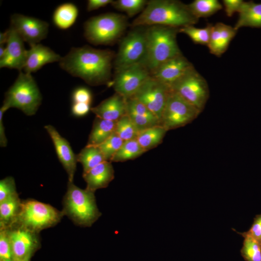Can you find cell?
<instances>
[{"instance_id":"3957f363","label":"cell","mask_w":261,"mask_h":261,"mask_svg":"<svg viewBox=\"0 0 261 261\" xmlns=\"http://www.w3.org/2000/svg\"><path fill=\"white\" fill-rule=\"evenodd\" d=\"M179 29L161 25L146 27L147 55L145 64L151 74L166 61L182 54L176 40Z\"/></svg>"},{"instance_id":"484cf974","label":"cell","mask_w":261,"mask_h":261,"mask_svg":"<svg viewBox=\"0 0 261 261\" xmlns=\"http://www.w3.org/2000/svg\"><path fill=\"white\" fill-rule=\"evenodd\" d=\"M116 122L97 117L87 145L98 146L106 140L115 132Z\"/></svg>"},{"instance_id":"d4e9b609","label":"cell","mask_w":261,"mask_h":261,"mask_svg":"<svg viewBox=\"0 0 261 261\" xmlns=\"http://www.w3.org/2000/svg\"><path fill=\"white\" fill-rule=\"evenodd\" d=\"M78 13V9L73 3H63L58 6L54 11L53 14V23L59 29H67L75 23Z\"/></svg>"},{"instance_id":"d6a6232c","label":"cell","mask_w":261,"mask_h":261,"mask_svg":"<svg viewBox=\"0 0 261 261\" xmlns=\"http://www.w3.org/2000/svg\"><path fill=\"white\" fill-rule=\"evenodd\" d=\"M148 1L146 0H113L111 5L116 9L126 13L131 17L142 12Z\"/></svg>"},{"instance_id":"277c9868","label":"cell","mask_w":261,"mask_h":261,"mask_svg":"<svg viewBox=\"0 0 261 261\" xmlns=\"http://www.w3.org/2000/svg\"><path fill=\"white\" fill-rule=\"evenodd\" d=\"M62 212L75 224L83 227H90L101 215L94 192L82 189L69 181Z\"/></svg>"},{"instance_id":"ffe728a7","label":"cell","mask_w":261,"mask_h":261,"mask_svg":"<svg viewBox=\"0 0 261 261\" xmlns=\"http://www.w3.org/2000/svg\"><path fill=\"white\" fill-rule=\"evenodd\" d=\"M90 110L96 117L116 121L126 114V99L116 92Z\"/></svg>"},{"instance_id":"2e32d148","label":"cell","mask_w":261,"mask_h":261,"mask_svg":"<svg viewBox=\"0 0 261 261\" xmlns=\"http://www.w3.org/2000/svg\"><path fill=\"white\" fill-rule=\"evenodd\" d=\"M9 35L6 44L5 55L0 58V68L23 70L27 58L24 41L11 27L9 29Z\"/></svg>"},{"instance_id":"cb8c5ba5","label":"cell","mask_w":261,"mask_h":261,"mask_svg":"<svg viewBox=\"0 0 261 261\" xmlns=\"http://www.w3.org/2000/svg\"><path fill=\"white\" fill-rule=\"evenodd\" d=\"M21 204L18 194L0 203V228H9L15 223Z\"/></svg>"},{"instance_id":"7c38bea8","label":"cell","mask_w":261,"mask_h":261,"mask_svg":"<svg viewBox=\"0 0 261 261\" xmlns=\"http://www.w3.org/2000/svg\"><path fill=\"white\" fill-rule=\"evenodd\" d=\"M150 75L144 64L133 65L115 72L113 87L116 93L127 99L133 96Z\"/></svg>"},{"instance_id":"7dc6e473","label":"cell","mask_w":261,"mask_h":261,"mask_svg":"<svg viewBox=\"0 0 261 261\" xmlns=\"http://www.w3.org/2000/svg\"><path fill=\"white\" fill-rule=\"evenodd\" d=\"M0 261H4V260H2L1 259H0Z\"/></svg>"},{"instance_id":"7402d4cb","label":"cell","mask_w":261,"mask_h":261,"mask_svg":"<svg viewBox=\"0 0 261 261\" xmlns=\"http://www.w3.org/2000/svg\"><path fill=\"white\" fill-rule=\"evenodd\" d=\"M114 170L109 161H104L88 172L83 173L86 188L93 191L108 186L114 178Z\"/></svg>"},{"instance_id":"74e56055","label":"cell","mask_w":261,"mask_h":261,"mask_svg":"<svg viewBox=\"0 0 261 261\" xmlns=\"http://www.w3.org/2000/svg\"><path fill=\"white\" fill-rule=\"evenodd\" d=\"M238 233L242 236H249L261 243V213L256 216L250 228L247 232Z\"/></svg>"},{"instance_id":"4316f807","label":"cell","mask_w":261,"mask_h":261,"mask_svg":"<svg viewBox=\"0 0 261 261\" xmlns=\"http://www.w3.org/2000/svg\"><path fill=\"white\" fill-rule=\"evenodd\" d=\"M167 131L161 125L153 126L139 131L136 139L146 151L160 144Z\"/></svg>"},{"instance_id":"7bdbcfd3","label":"cell","mask_w":261,"mask_h":261,"mask_svg":"<svg viewBox=\"0 0 261 261\" xmlns=\"http://www.w3.org/2000/svg\"><path fill=\"white\" fill-rule=\"evenodd\" d=\"M7 110L2 106L0 109V145L1 147H5L7 145V140L5 133V130L3 123V116Z\"/></svg>"},{"instance_id":"f1b7e54d","label":"cell","mask_w":261,"mask_h":261,"mask_svg":"<svg viewBox=\"0 0 261 261\" xmlns=\"http://www.w3.org/2000/svg\"><path fill=\"white\" fill-rule=\"evenodd\" d=\"M188 6L198 19L209 17L222 9V4L218 0H195Z\"/></svg>"},{"instance_id":"7a4b0ae2","label":"cell","mask_w":261,"mask_h":261,"mask_svg":"<svg viewBox=\"0 0 261 261\" xmlns=\"http://www.w3.org/2000/svg\"><path fill=\"white\" fill-rule=\"evenodd\" d=\"M197 18L188 4L177 0H151L148 1L141 13L131 24L132 28L161 25L181 28L194 25Z\"/></svg>"},{"instance_id":"8fae6325","label":"cell","mask_w":261,"mask_h":261,"mask_svg":"<svg viewBox=\"0 0 261 261\" xmlns=\"http://www.w3.org/2000/svg\"><path fill=\"white\" fill-rule=\"evenodd\" d=\"M172 91L171 87L150 75L131 97L143 103L160 119L167 101Z\"/></svg>"},{"instance_id":"1f68e13d","label":"cell","mask_w":261,"mask_h":261,"mask_svg":"<svg viewBox=\"0 0 261 261\" xmlns=\"http://www.w3.org/2000/svg\"><path fill=\"white\" fill-rule=\"evenodd\" d=\"M115 132L124 141L137 138L139 131L126 114L116 122Z\"/></svg>"},{"instance_id":"d590c367","label":"cell","mask_w":261,"mask_h":261,"mask_svg":"<svg viewBox=\"0 0 261 261\" xmlns=\"http://www.w3.org/2000/svg\"><path fill=\"white\" fill-rule=\"evenodd\" d=\"M0 259L13 261L12 245L8 228H0Z\"/></svg>"},{"instance_id":"bcb514c9","label":"cell","mask_w":261,"mask_h":261,"mask_svg":"<svg viewBox=\"0 0 261 261\" xmlns=\"http://www.w3.org/2000/svg\"><path fill=\"white\" fill-rule=\"evenodd\" d=\"M30 260H13V261H29Z\"/></svg>"},{"instance_id":"8992f818","label":"cell","mask_w":261,"mask_h":261,"mask_svg":"<svg viewBox=\"0 0 261 261\" xmlns=\"http://www.w3.org/2000/svg\"><path fill=\"white\" fill-rule=\"evenodd\" d=\"M128 26L124 15L108 13L92 17L84 24V36L94 45L114 43L124 33Z\"/></svg>"},{"instance_id":"30bf717a","label":"cell","mask_w":261,"mask_h":261,"mask_svg":"<svg viewBox=\"0 0 261 261\" xmlns=\"http://www.w3.org/2000/svg\"><path fill=\"white\" fill-rule=\"evenodd\" d=\"M200 113L172 89L162 114L160 125L167 130L184 126L193 121Z\"/></svg>"},{"instance_id":"ee69618b","label":"cell","mask_w":261,"mask_h":261,"mask_svg":"<svg viewBox=\"0 0 261 261\" xmlns=\"http://www.w3.org/2000/svg\"><path fill=\"white\" fill-rule=\"evenodd\" d=\"M9 35V29L5 30L4 32H0V45L6 44Z\"/></svg>"},{"instance_id":"44dd1931","label":"cell","mask_w":261,"mask_h":261,"mask_svg":"<svg viewBox=\"0 0 261 261\" xmlns=\"http://www.w3.org/2000/svg\"><path fill=\"white\" fill-rule=\"evenodd\" d=\"M237 31L233 27L222 22H218L213 25L207 45L210 53L220 57L227 50Z\"/></svg>"},{"instance_id":"9a60e30c","label":"cell","mask_w":261,"mask_h":261,"mask_svg":"<svg viewBox=\"0 0 261 261\" xmlns=\"http://www.w3.org/2000/svg\"><path fill=\"white\" fill-rule=\"evenodd\" d=\"M54 144L58 158L65 170L69 182H73L77 162L75 155L68 142L55 128L50 125L44 126Z\"/></svg>"},{"instance_id":"83f0119b","label":"cell","mask_w":261,"mask_h":261,"mask_svg":"<svg viewBox=\"0 0 261 261\" xmlns=\"http://www.w3.org/2000/svg\"><path fill=\"white\" fill-rule=\"evenodd\" d=\"M77 162L81 163L83 173L106 161L98 146L87 145L77 155Z\"/></svg>"},{"instance_id":"b9f144b4","label":"cell","mask_w":261,"mask_h":261,"mask_svg":"<svg viewBox=\"0 0 261 261\" xmlns=\"http://www.w3.org/2000/svg\"><path fill=\"white\" fill-rule=\"evenodd\" d=\"M112 0H88L87 2V10L88 12L96 10L111 4Z\"/></svg>"},{"instance_id":"e575fe53","label":"cell","mask_w":261,"mask_h":261,"mask_svg":"<svg viewBox=\"0 0 261 261\" xmlns=\"http://www.w3.org/2000/svg\"><path fill=\"white\" fill-rule=\"evenodd\" d=\"M123 143L124 141L115 132L106 140L98 146L102 152L105 160L111 161Z\"/></svg>"},{"instance_id":"f6af8a7d","label":"cell","mask_w":261,"mask_h":261,"mask_svg":"<svg viewBox=\"0 0 261 261\" xmlns=\"http://www.w3.org/2000/svg\"><path fill=\"white\" fill-rule=\"evenodd\" d=\"M6 50V46H4V45H0V58H2L5 55Z\"/></svg>"},{"instance_id":"f35d334b","label":"cell","mask_w":261,"mask_h":261,"mask_svg":"<svg viewBox=\"0 0 261 261\" xmlns=\"http://www.w3.org/2000/svg\"><path fill=\"white\" fill-rule=\"evenodd\" d=\"M92 100L90 90L85 87L76 88L72 94L73 102L85 103L90 104Z\"/></svg>"},{"instance_id":"6da1fadb","label":"cell","mask_w":261,"mask_h":261,"mask_svg":"<svg viewBox=\"0 0 261 261\" xmlns=\"http://www.w3.org/2000/svg\"><path fill=\"white\" fill-rule=\"evenodd\" d=\"M115 53L85 45L73 47L59 62L61 69L90 86L108 83L111 77Z\"/></svg>"},{"instance_id":"ab89813d","label":"cell","mask_w":261,"mask_h":261,"mask_svg":"<svg viewBox=\"0 0 261 261\" xmlns=\"http://www.w3.org/2000/svg\"><path fill=\"white\" fill-rule=\"evenodd\" d=\"M244 2L242 0H222L227 16L232 17L235 12L239 13Z\"/></svg>"},{"instance_id":"d6986e66","label":"cell","mask_w":261,"mask_h":261,"mask_svg":"<svg viewBox=\"0 0 261 261\" xmlns=\"http://www.w3.org/2000/svg\"><path fill=\"white\" fill-rule=\"evenodd\" d=\"M126 114L139 132L147 128L160 125L158 118L143 103L133 97L126 99Z\"/></svg>"},{"instance_id":"ba28073f","label":"cell","mask_w":261,"mask_h":261,"mask_svg":"<svg viewBox=\"0 0 261 261\" xmlns=\"http://www.w3.org/2000/svg\"><path fill=\"white\" fill-rule=\"evenodd\" d=\"M146 55V27L133 28L120 42L113 62L115 72L133 65L145 64Z\"/></svg>"},{"instance_id":"4dcf8cb0","label":"cell","mask_w":261,"mask_h":261,"mask_svg":"<svg viewBox=\"0 0 261 261\" xmlns=\"http://www.w3.org/2000/svg\"><path fill=\"white\" fill-rule=\"evenodd\" d=\"M212 24L208 23L203 28H196L194 25L188 26L179 29V33L188 36L195 44L207 46L210 38Z\"/></svg>"},{"instance_id":"52a82bcc","label":"cell","mask_w":261,"mask_h":261,"mask_svg":"<svg viewBox=\"0 0 261 261\" xmlns=\"http://www.w3.org/2000/svg\"><path fill=\"white\" fill-rule=\"evenodd\" d=\"M63 215L62 211L48 204L29 199L22 202L19 214L14 224L38 233L57 224Z\"/></svg>"},{"instance_id":"f546056e","label":"cell","mask_w":261,"mask_h":261,"mask_svg":"<svg viewBox=\"0 0 261 261\" xmlns=\"http://www.w3.org/2000/svg\"><path fill=\"white\" fill-rule=\"evenodd\" d=\"M146 152L136 139L124 141L120 149L112 159L111 161H124L134 159Z\"/></svg>"},{"instance_id":"ac0fdd59","label":"cell","mask_w":261,"mask_h":261,"mask_svg":"<svg viewBox=\"0 0 261 261\" xmlns=\"http://www.w3.org/2000/svg\"><path fill=\"white\" fill-rule=\"evenodd\" d=\"M61 58L60 55L47 46L40 44H32L27 50L23 70L25 72L31 74L47 64L59 62Z\"/></svg>"},{"instance_id":"e0dca14e","label":"cell","mask_w":261,"mask_h":261,"mask_svg":"<svg viewBox=\"0 0 261 261\" xmlns=\"http://www.w3.org/2000/svg\"><path fill=\"white\" fill-rule=\"evenodd\" d=\"M193 67V64L181 54L163 63L151 75L171 87Z\"/></svg>"},{"instance_id":"603a6c76","label":"cell","mask_w":261,"mask_h":261,"mask_svg":"<svg viewBox=\"0 0 261 261\" xmlns=\"http://www.w3.org/2000/svg\"><path fill=\"white\" fill-rule=\"evenodd\" d=\"M238 14L233 27L236 30L243 27L261 28V2L244 1Z\"/></svg>"},{"instance_id":"5bb4252c","label":"cell","mask_w":261,"mask_h":261,"mask_svg":"<svg viewBox=\"0 0 261 261\" xmlns=\"http://www.w3.org/2000/svg\"><path fill=\"white\" fill-rule=\"evenodd\" d=\"M10 21V27L29 45L39 44L47 35L49 24L46 21L19 14L12 15Z\"/></svg>"},{"instance_id":"8d00e7d4","label":"cell","mask_w":261,"mask_h":261,"mask_svg":"<svg viewBox=\"0 0 261 261\" xmlns=\"http://www.w3.org/2000/svg\"><path fill=\"white\" fill-rule=\"evenodd\" d=\"M17 194L13 177L8 176L0 181V203Z\"/></svg>"},{"instance_id":"5b68a950","label":"cell","mask_w":261,"mask_h":261,"mask_svg":"<svg viewBox=\"0 0 261 261\" xmlns=\"http://www.w3.org/2000/svg\"><path fill=\"white\" fill-rule=\"evenodd\" d=\"M42 95L31 74L20 71L6 92L2 106L7 110L16 108L28 116L34 115L41 104Z\"/></svg>"},{"instance_id":"9c48e42d","label":"cell","mask_w":261,"mask_h":261,"mask_svg":"<svg viewBox=\"0 0 261 261\" xmlns=\"http://www.w3.org/2000/svg\"><path fill=\"white\" fill-rule=\"evenodd\" d=\"M171 87L201 112L209 98L207 82L194 67L174 83Z\"/></svg>"},{"instance_id":"4fadbf2b","label":"cell","mask_w":261,"mask_h":261,"mask_svg":"<svg viewBox=\"0 0 261 261\" xmlns=\"http://www.w3.org/2000/svg\"><path fill=\"white\" fill-rule=\"evenodd\" d=\"M8 229L13 260H30L40 246L38 233L16 224Z\"/></svg>"},{"instance_id":"60d3db41","label":"cell","mask_w":261,"mask_h":261,"mask_svg":"<svg viewBox=\"0 0 261 261\" xmlns=\"http://www.w3.org/2000/svg\"><path fill=\"white\" fill-rule=\"evenodd\" d=\"M90 109V104H89L73 102L72 106V113L75 116H82L87 115Z\"/></svg>"},{"instance_id":"836d02e7","label":"cell","mask_w":261,"mask_h":261,"mask_svg":"<svg viewBox=\"0 0 261 261\" xmlns=\"http://www.w3.org/2000/svg\"><path fill=\"white\" fill-rule=\"evenodd\" d=\"M244 238L241 254L246 261H261V243L248 236Z\"/></svg>"}]
</instances>
